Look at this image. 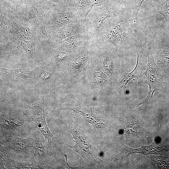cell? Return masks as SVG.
<instances>
[{
    "mask_svg": "<svg viewBox=\"0 0 169 169\" xmlns=\"http://www.w3.org/2000/svg\"><path fill=\"white\" fill-rule=\"evenodd\" d=\"M122 152L123 156L125 157L133 153H141L147 155L149 153L161 154V146L153 144L151 146H143L141 148L133 149L127 147L122 148Z\"/></svg>",
    "mask_w": 169,
    "mask_h": 169,
    "instance_id": "obj_21",
    "label": "cell"
},
{
    "mask_svg": "<svg viewBox=\"0 0 169 169\" xmlns=\"http://www.w3.org/2000/svg\"><path fill=\"white\" fill-rule=\"evenodd\" d=\"M52 155L45 139L41 136L35 135L34 143L30 157L31 163L39 169L49 168L47 165Z\"/></svg>",
    "mask_w": 169,
    "mask_h": 169,
    "instance_id": "obj_8",
    "label": "cell"
},
{
    "mask_svg": "<svg viewBox=\"0 0 169 169\" xmlns=\"http://www.w3.org/2000/svg\"><path fill=\"white\" fill-rule=\"evenodd\" d=\"M54 93L53 92L31 98L21 108V110L27 118L32 120L43 115L45 107Z\"/></svg>",
    "mask_w": 169,
    "mask_h": 169,
    "instance_id": "obj_9",
    "label": "cell"
},
{
    "mask_svg": "<svg viewBox=\"0 0 169 169\" xmlns=\"http://www.w3.org/2000/svg\"><path fill=\"white\" fill-rule=\"evenodd\" d=\"M0 36L4 39L11 40L13 35L25 17L6 16L0 14Z\"/></svg>",
    "mask_w": 169,
    "mask_h": 169,
    "instance_id": "obj_15",
    "label": "cell"
},
{
    "mask_svg": "<svg viewBox=\"0 0 169 169\" xmlns=\"http://www.w3.org/2000/svg\"><path fill=\"white\" fill-rule=\"evenodd\" d=\"M145 1V0H131L132 13L130 20L135 25L137 22L138 16L141 5Z\"/></svg>",
    "mask_w": 169,
    "mask_h": 169,
    "instance_id": "obj_28",
    "label": "cell"
},
{
    "mask_svg": "<svg viewBox=\"0 0 169 169\" xmlns=\"http://www.w3.org/2000/svg\"><path fill=\"white\" fill-rule=\"evenodd\" d=\"M89 1L90 7L87 13V16L94 5L103 6L108 4L110 3L109 0H89Z\"/></svg>",
    "mask_w": 169,
    "mask_h": 169,
    "instance_id": "obj_31",
    "label": "cell"
},
{
    "mask_svg": "<svg viewBox=\"0 0 169 169\" xmlns=\"http://www.w3.org/2000/svg\"><path fill=\"white\" fill-rule=\"evenodd\" d=\"M17 48L28 59H33L36 51V46L32 41L23 40L18 42Z\"/></svg>",
    "mask_w": 169,
    "mask_h": 169,
    "instance_id": "obj_24",
    "label": "cell"
},
{
    "mask_svg": "<svg viewBox=\"0 0 169 169\" xmlns=\"http://www.w3.org/2000/svg\"><path fill=\"white\" fill-rule=\"evenodd\" d=\"M148 59L147 67L143 74L146 77L143 82L149 86V91L146 98L139 103L138 105L142 104H152L154 102L153 95L158 90H163L165 86V75L162 70L157 65L153 57L146 52Z\"/></svg>",
    "mask_w": 169,
    "mask_h": 169,
    "instance_id": "obj_5",
    "label": "cell"
},
{
    "mask_svg": "<svg viewBox=\"0 0 169 169\" xmlns=\"http://www.w3.org/2000/svg\"><path fill=\"white\" fill-rule=\"evenodd\" d=\"M158 62L165 75L169 77V47H165L160 51Z\"/></svg>",
    "mask_w": 169,
    "mask_h": 169,
    "instance_id": "obj_25",
    "label": "cell"
},
{
    "mask_svg": "<svg viewBox=\"0 0 169 169\" xmlns=\"http://www.w3.org/2000/svg\"><path fill=\"white\" fill-rule=\"evenodd\" d=\"M26 0L27 1H30L33 0Z\"/></svg>",
    "mask_w": 169,
    "mask_h": 169,
    "instance_id": "obj_33",
    "label": "cell"
},
{
    "mask_svg": "<svg viewBox=\"0 0 169 169\" xmlns=\"http://www.w3.org/2000/svg\"><path fill=\"white\" fill-rule=\"evenodd\" d=\"M91 44L81 33L51 45L54 49L74 53L79 48Z\"/></svg>",
    "mask_w": 169,
    "mask_h": 169,
    "instance_id": "obj_12",
    "label": "cell"
},
{
    "mask_svg": "<svg viewBox=\"0 0 169 169\" xmlns=\"http://www.w3.org/2000/svg\"><path fill=\"white\" fill-rule=\"evenodd\" d=\"M67 109L72 110L74 113L81 115L87 122L97 128H104L105 125L103 120L91 110L84 109L81 110L69 108Z\"/></svg>",
    "mask_w": 169,
    "mask_h": 169,
    "instance_id": "obj_20",
    "label": "cell"
},
{
    "mask_svg": "<svg viewBox=\"0 0 169 169\" xmlns=\"http://www.w3.org/2000/svg\"><path fill=\"white\" fill-rule=\"evenodd\" d=\"M110 3L113 6L123 11L125 10L131 0H109Z\"/></svg>",
    "mask_w": 169,
    "mask_h": 169,
    "instance_id": "obj_29",
    "label": "cell"
},
{
    "mask_svg": "<svg viewBox=\"0 0 169 169\" xmlns=\"http://www.w3.org/2000/svg\"><path fill=\"white\" fill-rule=\"evenodd\" d=\"M26 0H0V14L6 16L25 17Z\"/></svg>",
    "mask_w": 169,
    "mask_h": 169,
    "instance_id": "obj_13",
    "label": "cell"
},
{
    "mask_svg": "<svg viewBox=\"0 0 169 169\" xmlns=\"http://www.w3.org/2000/svg\"><path fill=\"white\" fill-rule=\"evenodd\" d=\"M55 69L54 67L47 66L38 68L36 82L43 84L51 81L54 77Z\"/></svg>",
    "mask_w": 169,
    "mask_h": 169,
    "instance_id": "obj_22",
    "label": "cell"
},
{
    "mask_svg": "<svg viewBox=\"0 0 169 169\" xmlns=\"http://www.w3.org/2000/svg\"><path fill=\"white\" fill-rule=\"evenodd\" d=\"M148 40L145 38L140 45L136 47L137 53V62L136 67L130 73L125 72L124 77L121 81V87L124 90L125 93V89L128 82L133 79L136 78L138 82L140 78L142 75V61L144 52Z\"/></svg>",
    "mask_w": 169,
    "mask_h": 169,
    "instance_id": "obj_14",
    "label": "cell"
},
{
    "mask_svg": "<svg viewBox=\"0 0 169 169\" xmlns=\"http://www.w3.org/2000/svg\"><path fill=\"white\" fill-rule=\"evenodd\" d=\"M32 121L44 137L51 153L53 154L57 153L59 146L65 143L64 139L57 138L50 131L46 121L44 114Z\"/></svg>",
    "mask_w": 169,
    "mask_h": 169,
    "instance_id": "obj_10",
    "label": "cell"
},
{
    "mask_svg": "<svg viewBox=\"0 0 169 169\" xmlns=\"http://www.w3.org/2000/svg\"><path fill=\"white\" fill-rule=\"evenodd\" d=\"M124 11L113 6L110 3L103 6L94 5L88 14L85 21H81L82 33L92 44L96 39L104 21Z\"/></svg>",
    "mask_w": 169,
    "mask_h": 169,
    "instance_id": "obj_3",
    "label": "cell"
},
{
    "mask_svg": "<svg viewBox=\"0 0 169 169\" xmlns=\"http://www.w3.org/2000/svg\"><path fill=\"white\" fill-rule=\"evenodd\" d=\"M77 8L81 20H85L90 7L89 0H71Z\"/></svg>",
    "mask_w": 169,
    "mask_h": 169,
    "instance_id": "obj_27",
    "label": "cell"
},
{
    "mask_svg": "<svg viewBox=\"0 0 169 169\" xmlns=\"http://www.w3.org/2000/svg\"><path fill=\"white\" fill-rule=\"evenodd\" d=\"M33 1L34 4L38 7H41L47 1L55 3H58L60 2L59 0H33Z\"/></svg>",
    "mask_w": 169,
    "mask_h": 169,
    "instance_id": "obj_32",
    "label": "cell"
},
{
    "mask_svg": "<svg viewBox=\"0 0 169 169\" xmlns=\"http://www.w3.org/2000/svg\"><path fill=\"white\" fill-rule=\"evenodd\" d=\"M81 30V21L76 24L61 28L49 34L50 44L61 41L73 35L82 33Z\"/></svg>",
    "mask_w": 169,
    "mask_h": 169,
    "instance_id": "obj_17",
    "label": "cell"
},
{
    "mask_svg": "<svg viewBox=\"0 0 169 169\" xmlns=\"http://www.w3.org/2000/svg\"><path fill=\"white\" fill-rule=\"evenodd\" d=\"M125 11L112 18L106 19L100 29L93 44L110 43L117 51H123L136 39L135 24L128 19Z\"/></svg>",
    "mask_w": 169,
    "mask_h": 169,
    "instance_id": "obj_1",
    "label": "cell"
},
{
    "mask_svg": "<svg viewBox=\"0 0 169 169\" xmlns=\"http://www.w3.org/2000/svg\"><path fill=\"white\" fill-rule=\"evenodd\" d=\"M94 82L97 84H102L106 80L105 75L100 70L96 71L94 73Z\"/></svg>",
    "mask_w": 169,
    "mask_h": 169,
    "instance_id": "obj_30",
    "label": "cell"
},
{
    "mask_svg": "<svg viewBox=\"0 0 169 169\" xmlns=\"http://www.w3.org/2000/svg\"><path fill=\"white\" fill-rule=\"evenodd\" d=\"M81 20L78 10L70 0L54 3L47 12L45 18L46 30L49 34L79 23Z\"/></svg>",
    "mask_w": 169,
    "mask_h": 169,
    "instance_id": "obj_2",
    "label": "cell"
},
{
    "mask_svg": "<svg viewBox=\"0 0 169 169\" xmlns=\"http://www.w3.org/2000/svg\"><path fill=\"white\" fill-rule=\"evenodd\" d=\"M26 1L25 17L33 28L36 40L49 41L50 43V35L45 28V18L47 12L54 3L49 4L45 3L41 7H38L34 4L33 0Z\"/></svg>",
    "mask_w": 169,
    "mask_h": 169,
    "instance_id": "obj_4",
    "label": "cell"
},
{
    "mask_svg": "<svg viewBox=\"0 0 169 169\" xmlns=\"http://www.w3.org/2000/svg\"><path fill=\"white\" fill-rule=\"evenodd\" d=\"M54 57V63L56 66H61L69 61L74 53L59 50L56 49Z\"/></svg>",
    "mask_w": 169,
    "mask_h": 169,
    "instance_id": "obj_26",
    "label": "cell"
},
{
    "mask_svg": "<svg viewBox=\"0 0 169 169\" xmlns=\"http://www.w3.org/2000/svg\"><path fill=\"white\" fill-rule=\"evenodd\" d=\"M38 68L10 69L0 68V71L5 73L22 78L32 83L37 82Z\"/></svg>",
    "mask_w": 169,
    "mask_h": 169,
    "instance_id": "obj_18",
    "label": "cell"
},
{
    "mask_svg": "<svg viewBox=\"0 0 169 169\" xmlns=\"http://www.w3.org/2000/svg\"><path fill=\"white\" fill-rule=\"evenodd\" d=\"M13 39L18 42L23 40L33 42L36 40V35L33 28L25 17L13 34Z\"/></svg>",
    "mask_w": 169,
    "mask_h": 169,
    "instance_id": "obj_16",
    "label": "cell"
},
{
    "mask_svg": "<svg viewBox=\"0 0 169 169\" xmlns=\"http://www.w3.org/2000/svg\"><path fill=\"white\" fill-rule=\"evenodd\" d=\"M0 167L2 168L28 169H39L36 166L28 162L15 160L8 156L2 151L0 150Z\"/></svg>",
    "mask_w": 169,
    "mask_h": 169,
    "instance_id": "obj_19",
    "label": "cell"
},
{
    "mask_svg": "<svg viewBox=\"0 0 169 169\" xmlns=\"http://www.w3.org/2000/svg\"><path fill=\"white\" fill-rule=\"evenodd\" d=\"M35 141L34 138H23L18 136L6 137L0 144V150L9 157L25 159L30 157Z\"/></svg>",
    "mask_w": 169,
    "mask_h": 169,
    "instance_id": "obj_6",
    "label": "cell"
},
{
    "mask_svg": "<svg viewBox=\"0 0 169 169\" xmlns=\"http://www.w3.org/2000/svg\"><path fill=\"white\" fill-rule=\"evenodd\" d=\"M27 130L24 122L8 115L1 116V134L5 137L24 135Z\"/></svg>",
    "mask_w": 169,
    "mask_h": 169,
    "instance_id": "obj_11",
    "label": "cell"
},
{
    "mask_svg": "<svg viewBox=\"0 0 169 169\" xmlns=\"http://www.w3.org/2000/svg\"><path fill=\"white\" fill-rule=\"evenodd\" d=\"M155 12L162 15L169 23V0H155L149 14Z\"/></svg>",
    "mask_w": 169,
    "mask_h": 169,
    "instance_id": "obj_23",
    "label": "cell"
},
{
    "mask_svg": "<svg viewBox=\"0 0 169 169\" xmlns=\"http://www.w3.org/2000/svg\"><path fill=\"white\" fill-rule=\"evenodd\" d=\"M69 126V132L73 135L75 145L71 146L66 143L64 145L78 152L89 163L95 164L99 163L100 160L81 131L72 124Z\"/></svg>",
    "mask_w": 169,
    "mask_h": 169,
    "instance_id": "obj_7",
    "label": "cell"
}]
</instances>
